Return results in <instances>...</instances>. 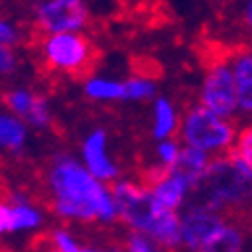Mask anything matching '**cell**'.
Returning a JSON list of instances; mask_svg holds the SVG:
<instances>
[{
	"label": "cell",
	"mask_w": 252,
	"mask_h": 252,
	"mask_svg": "<svg viewBox=\"0 0 252 252\" xmlns=\"http://www.w3.org/2000/svg\"><path fill=\"white\" fill-rule=\"evenodd\" d=\"M32 124L36 126H46L50 122V112H48V106H46V100L42 96H36L34 98V104L30 108L28 116H26Z\"/></svg>",
	"instance_id": "603a6c76"
},
{
	"label": "cell",
	"mask_w": 252,
	"mask_h": 252,
	"mask_svg": "<svg viewBox=\"0 0 252 252\" xmlns=\"http://www.w3.org/2000/svg\"><path fill=\"white\" fill-rule=\"evenodd\" d=\"M156 96V82L150 76L134 74L124 80V100L142 102Z\"/></svg>",
	"instance_id": "2e32d148"
},
{
	"label": "cell",
	"mask_w": 252,
	"mask_h": 252,
	"mask_svg": "<svg viewBox=\"0 0 252 252\" xmlns=\"http://www.w3.org/2000/svg\"><path fill=\"white\" fill-rule=\"evenodd\" d=\"M34 98H36V94H30L26 90H16V92H6L2 96V102L10 110H14V112H18L26 118L30 108H32V104H34Z\"/></svg>",
	"instance_id": "ac0fdd59"
},
{
	"label": "cell",
	"mask_w": 252,
	"mask_h": 252,
	"mask_svg": "<svg viewBox=\"0 0 252 252\" xmlns=\"http://www.w3.org/2000/svg\"><path fill=\"white\" fill-rule=\"evenodd\" d=\"M144 184L148 186V190L156 200L172 210H178L184 204L186 196L192 192V188L188 186V182L180 174L158 164L144 174Z\"/></svg>",
	"instance_id": "9c48e42d"
},
{
	"label": "cell",
	"mask_w": 252,
	"mask_h": 252,
	"mask_svg": "<svg viewBox=\"0 0 252 252\" xmlns=\"http://www.w3.org/2000/svg\"><path fill=\"white\" fill-rule=\"evenodd\" d=\"M106 252H124V250H118V248H110V250H106Z\"/></svg>",
	"instance_id": "4dcf8cb0"
},
{
	"label": "cell",
	"mask_w": 252,
	"mask_h": 252,
	"mask_svg": "<svg viewBox=\"0 0 252 252\" xmlns=\"http://www.w3.org/2000/svg\"><path fill=\"white\" fill-rule=\"evenodd\" d=\"M210 2H214L216 6H226V4L232 2V0H210Z\"/></svg>",
	"instance_id": "f1b7e54d"
},
{
	"label": "cell",
	"mask_w": 252,
	"mask_h": 252,
	"mask_svg": "<svg viewBox=\"0 0 252 252\" xmlns=\"http://www.w3.org/2000/svg\"><path fill=\"white\" fill-rule=\"evenodd\" d=\"M194 194V202L222 214L252 208V172L236 154H220L210 160Z\"/></svg>",
	"instance_id": "3957f363"
},
{
	"label": "cell",
	"mask_w": 252,
	"mask_h": 252,
	"mask_svg": "<svg viewBox=\"0 0 252 252\" xmlns=\"http://www.w3.org/2000/svg\"><path fill=\"white\" fill-rule=\"evenodd\" d=\"M84 162L86 168L102 182H112L118 178V166L112 162L106 150V132L104 130H94L88 134L84 148Z\"/></svg>",
	"instance_id": "30bf717a"
},
{
	"label": "cell",
	"mask_w": 252,
	"mask_h": 252,
	"mask_svg": "<svg viewBox=\"0 0 252 252\" xmlns=\"http://www.w3.org/2000/svg\"><path fill=\"white\" fill-rule=\"evenodd\" d=\"M198 102L226 118H234L238 114L236 80L230 64V56L214 58L206 64L198 90Z\"/></svg>",
	"instance_id": "8992f818"
},
{
	"label": "cell",
	"mask_w": 252,
	"mask_h": 252,
	"mask_svg": "<svg viewBox=\"0 0 252 252\" xmlns=\"http://www.w3.org/2000/svg\"><path fill=\"white\" fill-rule=\"evenodd\" d=\"M50 188L54 194V208L64 218L82 222H114L118 208L112 190L104 186L86 166L72 158H60L50 172Z\"/></svg>",
	"instance_id": "6da1fadb"
},
{
	"label": "cell",
	"mask_w": 252,
	"mask_h": 252,
	"mask_svg": "<svg viewBox=\"0 0 252 252\" xmlns=\"http://www.w3.org/2000/svg\"><path fill=\"white\" fill-rule=\"evenodd\" d=\"M230 152L236 154L252 172V124L244 126V128L236 134V142H234Z\"/></svg>",
	"instance_id": "d6986e66"
},
{
	"label": "cell",
	"mask_w": 252,
	"mask_h": 252,
	"mask_svg": "<svg viewBox=\"0 0 252 252\" xmlns=\"http://www.w3.org/2000/svg\"><path fill=\"white\" fill-rule=\"evenodd\" d=\"M10 220H12V210L0 204V232L10 230Z\"/></svg>",
	"instance_id": "83f0119b"
},
{
	"label": "cell",
	"mask_w": 252,
	"mask_h": 252,
	"mask_svg": "<svg viewBox=\"0 0 252 252\" xmlns=\"http://www.w3.org/2000/svg\"><path fill=\"white\" fill-rule=\"evenodd\" d=\"M76 252H100V250H94V248H78Z\"/></svg>",
	"instance_id": "f546056e"
},
{
	"label": "cell",
	"mask_w": 252,
	"mask_h": 252,
	"mask_svg": "<svg viewBox=\"0 0 252 252\" xmlns=\"http://www.w3.org/2000/svg\"><path fill=\"white\" fill-rule=\"evenodd\" d=\"M52 252H58V250H52Z\"/></svg>",
	"instance_id": "d6a6232c"
},
{
	"label": "cell",
	"mask_w": 252,
	"mask_h": 252,
	"mask_svg": "<svg viewBox=\"0 0 252 252\" xmlns=\"http://www.w3.org/2000/svg\"><path fill=\"white\" fill-rule=\"evenodd\" d=\"M180 144L172 138H166V140H160L158 146H156V158H158V166L162 168H172L174 162L178 160L180 156Z\"/></svg>",
	"instance_id": "7402d4cb"
},
{
	"label": "cell",
	"mask_w": 252,
	"mask_h": 252,
	"mask_svg": "<svg viewBox=\"0 0 252 252\" xmlns=\"http://www.w3.org/2000/svg\"><path fill=\"white\" fill-rule=\"evenodd\" d=\"M84 92L86 96L98 102H116L124 100V82L112 80V78H98L88 76L84 80Z\"/></svg>",
	"instance_id": "9a60e30c"
},
{
	"label": "cell",
	"mask_w": 252,
	"mask_h": 252,
	"mask_svg": "<svg viewBox=\"0 0 252 252\" xmlns=\"http://www.w3.org/2000/svg\"><path fill=\"white\" fill-rule=\"evenodd\" d=\"M238 20H240L242 28H246L248 32H252V0H240Z\"/></svg>",
	"instance_id": "484cf974"
},
{
	"label": "cell",
	"mask_w": 252,
	"mask_h": 252,
	"mask_svg": "<svg viewBox=\"0 0 252 252\" xmlns=\"http://www.w3.org/2000/svg\"><path fill=\"white\" fill-rule=\"evenodd\" d=\"M52 244H54V250H58V252H76L80 248L70 234L62 232V230L52 234Z\"/></svg>",
	"instance_id": "cb8c5ba5"
},
{
	"label": "cell",
	"mask_w": 252,
	"mask_h": 252,
	"mask_svg": "<svg viewBox=\"0 0 252 252\" xmlns=\"http://www.w3.org/2000/svg\"><path fill=\"white\" fill-rule=\"evenodd\" d=\"M110 190L118 208V218H122L132 230L148 234L164 250H178L182 246L178 210L160 204L146 184L116 180Z\"/></svg>",
	"instance_id": "7a4b0ae2"
},
{
	"label": "cell",
	"mask_w": 252,
	"mask_h": 252,
	"mask_svg": "<svg viewBox=\"0 0 252 252\" xmlns=\"http://www.w3.org/2000/svg\"><path fill=\"white\" fill-rule=\"evenodd\" d=\"M180 130V116L168 98H156L152 106V136L156 140L172 138Z\"/></svg>",
	"instance_id": "4fadbf2b"
},
{
	"label": "cell",
	"mask_w": 252,
	"mask_h": 252,
	"mask_svg": "<svg viewBox=\"0 0 252 252\" xmlns=\"http://www.w3.org/2000/svg\"><path fill=\"white\" fill-rule=\"evenodd\" d=\"M124 252H162V246L144 232L132 230L124 242Z\"/></svg>",
	"instance_id": "ffe728a7"
},
{
	"label": "cell",
	"mask_w": 252,
	"mask_h": 252,
	"mask_svg": "<svg viewBox=\"0 0 252 252\" xmlns=\"http://www.w3.org/2000/svg\"><path fill=\"white\" fill-rule=\"evenodd\" d=\"M92 14L84 0H44L34 10V20L28 34L82 32Z\"/></svg>",
	"instance_id": "52a82bcc"
},
{
	"label": "cell",
	"mask_w": 252,
	"mask_h": 252,
	"mask_svg": "<svg viewBox=\"0 0 252 252\" xmlns=\"http://www.w3.org/2000/svg\"><path fill=\"white\" fill-rule=\"evenodd\" d=\"M246 236L240 226L224 222L220 226L198 252H244Z\"/></svg>",
	"instance_id": "5bb4252c"
},
{
	"label": "cell",
	"mask_w": 252,
	"mask_h": 252,
	"mask_svg": "<svg viewBox=\"0 0 252 252\" xmlns=\"http://www.w3.org/2000/svg\"><path fill=\"white\" fill-rule=\"evenodd\" d=\"M180 138L186 146H194L206 154H228L236 142L232 118L220 116L200 102L190 106L180 118Z\"/></svg>",
	"instance_id": "5b68a950"
},
{
	"label": "cell",
	"mask_w": 252,
	"mask_h": 252,
	"mask_svg": "<svg viewBox=\"0 0 252 252\" xmlns=\"http://www.w3.org/2000/svg\"><path fill=\"white\" fill-rule=\"evenodd\" d=\"M230 64L236 80V98H238V112L252 118V52L236 50L230 54Z\"/></svg>",
	"instance_id": "8fae6325"
},
{
	"label": "cell",
	"mask_w": 252,
	"mask_h": 252,
	"mask_svg": "<svg viewBox=\"0 0 252 252\" xmlns=\"http://www.w3.org/2000/svg\"><path fill=\"white\" fill-rule=\"evenodd\" d=\"M210 154H206L204 150H198L194 146H186L180 150V156H178V160L174 162V166L170 170H174L176 174H180L188 186L192 188V192H194V188L200 184V180L204 178L206 170H208V164H210Z\"/></svg>",
	"instance_id": "7c38bea8"
},
{
	"label": "cell",
	"mask_w": 252,
	"mask_h": 252,
	"mask_svg": "<svg viewBox=\"0 0 252 252\" xmlns=\"http://www.w3.org/2000/svg\"><path fill=\"white\" fill-rule=\"evenodd\" d=\"M16 66V56L10 44L0 42V72H10Z\"/></svg>",
	"instance_id": "d4e9b609"
},
{
	"label": "cell",
	"mask_w": 252,
	"mask_h": 252,
	"mask_svg": "<svg viewBox=\"0 0 252 252\" xmlns=\"http://www.w3.org/2000/svg\"><path fill=\"white\" fill-rule=\"evenodd\" d=\"M248 50H250V52H252V42H250V46H248Z\"/></svg>",
	"instance_id": "1f68e13d"
},
{
	"label": "cell",
	"mask_w": 252,
	"mask_h": 252,
	"mask_svg": "<svg viewBox=\"0 0 252 252\" xmlns=\"http://www.w3.org/2000/svg\"><path fill=\"white\" fill-rule=\"evenodd\" d=\"M0 42L2 44H16L18 42V34L12 26H8L6 22H0Z\"/></svg>",
	"instance_id": "4316f807"
},
{
	"label": "cell",
	"mask_w": 252,
	"mask_h": 252,
	"mask_svg": "<svg viewBox=\"0 0 252 252\" xmlns=\"http://www.w3.org/2000/svg\"><path fill=\"white\" fill-rule=\"evenodd\" d=\"M24 136H26L24 124H20L14 118L0 116V144L8 148H18L24 142Z\"/></svg>",
	"instance_id": "e0dca14e"
},
{
	"label": "cell",
	"mask_w": 252,
	"mask_h": 252,
	"mask_svg": "<svg viewBox=\"0 0 252 252\" xmlns=\"http://www.w3.org/2000/svg\"><path fill=\"white\" fill-rule=\"evenodd\" d=\"M40 222V216L34 208H30L26 204H18L12 210V220H10V230H18V228H30L36 226Z\"/></svg>",
	"instance_id": "44dd1931"
},
{
	"label": "cell",
	"mask_w": 252,
	"mask_h": 252,
	"mask_svg": "<svg viewBox=\"0 0 252 252\" xmlns=\"http://www.w3.org/2000/svg\"><path fill=\"white\" fill-rule=\"evenodd\" d=\"M26 42L38 48L44 70L86 80L96 68L100 52L96 44L82 32H52L28 34Z\"/></svg>",
	"instance_id": "277c9868"
},
{
	"label": "cell",
	"mask_w": 252,
	"mask_h": 252,
	"mask_svg": "<svg viewBox=\"0 0 252 252\" xmlns=\"http://www.w3.org/2000/svg\"><path fill=\"white\" fill-rule=\"evenodd\" d=\"M226 222L222 212H216L204 204L192 202L180 214V232H182V246L190 252H198L204 242Z\"/></svg>",
	"instance_id": "ba28073f"
}]
</instances>
